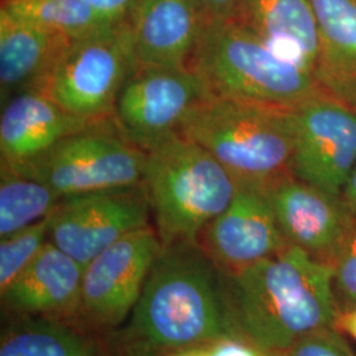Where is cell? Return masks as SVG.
<instances>
[{
    "instance_id": "cell-1",
    "label": "cell",
    "mask_w": 356,
    "mask_h": 356,
    "mask_svg": "<svg viewBox=\"0 0 356 356\" xmlns=\"http://www.w3.org/2000/svg\"><path fill=\"white\" fill-rule=\"evenodd\" d=\"M219 277L232 337L263 354H281L335 325L331 266L296 245L239 272H219Z\"/></svg>"
},
{
    "instance_id": "cell-2",
    "label": "cell",
    "mask_w": 356,
    "mask_h": 356,
    "mask_svg": "<svg viewBox=\"0 0 356 356\" xmlns=\"http://www.w3.org/2000/svg\"><path fill=\"white\" fill-rule=\"evenodd\" d=\"M234 338L219 270L198 242L163 245L127 322L108 339L116 356H148Z\"/></svg>"
},
{
    "instance_id": "cell-3",
    "label": "cell",
    "mask_w": 356,
    "mask_h": 356,
    "mask_svg": "<svg viewBox=\"0 0 356 356\" xmlns=\"http://www.w3.org/2000/svg\"><path fill=\"white\" fill-rule=\"evenodd\" d=\"M181 135L211 153L239 188L267 191L293 176V108L210 95L194 107Z\"/></svg>"
},
{
    "instance_id": "cell-4",
    "label": "cell",
    "mask_w": 356,
    "mask_h": 356,
    "mask_svg": "<svg viewBox=\"0 0 356 356\" xmlns=\"http://www.w3.org/2000/svg\"><path fill=\"white\" fill-rule=\"evenodd\" d=\"M189 69L211 97L296 108L329 92L313 72L235 19L207 20Z\"/></svg>"
},
{
    "instance_id": "cell-5",
    "label": "cell",
    "mask_w": 356,
    "mask_h": 356,
    "mask_svg": "<svg viewBox=\"0 0 356 356\" xmlns=\"http://www.w3.org/2000/svg\"><path fill=\"white\" fill-rule=\"evenodd\" d=\"M143 185L163 245L197 242L239 189L211 153L182 135L147 151Z\"/></svg>"
},
{
    "instance_id": "cell-6",
    "label": "cell",
    "mask_w": 356,
    "mask_h": 356,
    "mask_svg": "<svg viewBox=\"0 0 356 356\" xmlns=\"http://www.w3.org/2000/svg\"><path fill=\"white\" fill-rule=\"evenodd\" d=\"M136 69L127 26H102L73 38L35 91L91 123L113 122L126 79Z\"/></svg>"
},
{
    "instance_id": "cell-7",
    "label": "cell",
    "mask_w": 356,
    "mask_h": 356,
    "mask_svg": "<svg viewBox=\"0 0 356 356\" xmlns=\"http://www.w3.org/2000/svg\"><path fill=\"white\" fill-rule=\"evenodd\" d=\"M145 160L147 152L110 122L66 138L28 165L7 170L38 179L65 198L136 186L143 182Z\"/></svg>"
},
{
    "instance_id": "cell-8",
    "label": "cell",
    "mask_w": 356,
    "mask_h": 356,
    "mask_svg": "<svg viewBox=\"0 0 356 356\" xmlns=\"http://www.w3.org/2000/svg\"><path fill=\"white\" fill-rule=\"evenodd\" d=\"M163 250L153 226L135 229L97 254L83 269L78 326L108 337L132 314Z\"/></svg>"
},
{
    "instance_id": "cell-9",
    "label": "cell",
    "mask_w": 356,
    "mask_h": 356,
    "mask_svg": "<svg viewBox=\"0 0 356 356\" xmlns=\"http://www.w3.org/2000/svg\"><path fill=\"white\" fill-rule=\"evenodd\" d=\"M210 97L189 67L138 66L115 104L116 129L143 151L181 135L194 107Z\"/></svg>"
},
{
    "instance_id": "cell-10",
    "label": "cell",
    "mask_w": 356,
    "mask_h": 356,
    "mask_svg": "<svg viewBox=\"0 0 356 356\" xmlns=\"http://www.w3.org/2000/svg\"><path fill=\"white\" fill-rule=\"evenodd\" d=\"M149 218L151 207L143 182L65 197L49 216V241L86 267L124 235L149 226Z\"/></svg>"
},
{
    "instance_id": "cell-11",
    "label": "cell",
    "mask_w": 356,
    "mask_h": 356,
    "mask_svg": "<svg viewBox=\"0 0 356 356\" xmlns=\"http://www.w3.org/2000/svg\"><path fill=\"white\" fill-rule=\"evenodd\" d=\"M293 176L342 194L356 168V111L329 91L293 108Z\"/></svg>"
},
{
    "instance_id": "cell-12",
    "label": "cell",
    "mask_w": 356,
    "mask_h": 356,
    "mask_svg": "<svg viewBox=\"0 0 356 356\" xmlns=\"http://www.w3.org/2000/svg\"><path fill=\"white\" fill-rule=\"evenodd\" d=\"M285 241L331 266L356 218L335 194L294 176L282 178L267 191Z\"/></svg>"
},
{
    "instance_id": "cell-13",
    "label": "cell",
    "mask_w": 356,
    "mask_h": 356,
    "mask_svg": "<svg viewBox=\"0 0 356 356\" xmlns=\"http://www.w3.org/2000/svg\"><path fill=\"white\" fill-rule=\"evenodd\" d=\"M220 273H235L280 252L285 241L266 191L241 186L198 241Z\"/></svg>"
},
{
    "instance_id": "cell-14",
    "label": "cell",
    "mask_w": 356,
    "mask_h": 356,
    "mask_svg": "<svg viewBox=\"0 0 356 356\" xmlns=\"http://www.w3.org/2000/svg\"><path fill=\"white\" fill-rule=\"evenodd\" d=\"M124 23L136 67H189L207 17L195 0H139Z\"/></svg>"
},
{
    "instance_id": "cell-15",
    "label": "cell",
    "mask_w": 356,
    "mask_h": 356,
    "mask_svg": "<svg viewBox=\"0 0 356 356\" xmlns=\"http://www.w3.org/2000/svg\"><path fill=\"white\" fill-rule=\"evenodd\" d=\"M85 267L51 241L24 272L0 292L8 318L41 317L73 321L79 304Z\"/></svg>"
},
{
    "instance_id": "cell-16",
    "label": "cell",
    "mask_w": 356,
    "mask_h": 356,
    "mask_svg": "<svg viewBox=\"0 0 356 356\" xmlns=\"http://www.w3.org/2000/svg\"><path fill=\"white\" fill-rule=\"evenodd\" d=\"M101 124L106 123H91L66 113L38 91L20 92L1 111L0 168H23L66 138Z\"/></svg>"
},
{
    "instance_id": "cell-17",
    "label": "cell",
    "mask_w": 356,
    "mask_h": 356,
    "mask_svg": "<svg viewBox=\"0 0 356 356\" xmlns=\"http://www.w3.org/2000/svg\"><path fill=\"white\" fill-rule=\"evenodd\" d=\"M232 19L318 76L321 42L312 0H241Z\"/></svg>"
},
{
    "instance_id": "cell-18",
    "label": "cell",
    "mask_w": 356,
    "mask_h": 356,
    "mask_svg": "<svg viewBox=\"0 0 356 356\" xmlns=\"http://www.w3.org/2000/svg\"><path fill=\"white\" fill-rule=\"evenodd\" d=\"M72 40L0 10V89L3 103L20 92L35 91Z\"/></svg>"
},
{
    "instance_id": "cell-19",
    "label": "cell",
    "mask_w": 356,
    "mask_h": 356,
    "mask_svg": "<svg viewBox=\"0 0 356 356\" xmlns=\"http://www.w3.org/2000/svg\"><path fill=\"white\" fill-rule=\"evenodd\" d=\"M0 356H116L108 337L72 321L10 318L0 337Z\"/></svg>"
},
{
    "instance_id": "cell-20",
    "label": "cell",
    "mask_w": 356,
    "mask_h": 356,
    "mask_svg": "<svg viewBox=\"0 0 356 356\" xmlns=\"http://www.w3.org/2000/svg\"><path fill=\"white\" fill-rule=\"evenodd\" d=\"M321 42L318 79L356 83V0H312Z\"/></svg>"
},
{
    "instance_id": "cell-21",
    "label": "cell",
    "mask_w": 356,
    "mask_h": 356,
    "mask_svg": "<svg viewBox=\"0 0 356 356\" xmlns=\"http://www.w3.org/2000/svg\"><path fill=\"white\" fill-rule=\"evenodd\" d=\"M0 238L42 220L63 200L44 182L0 169Z\"/></svg>"
},
{
    "instance_id": "cell-22",
    "label": "cell",
    "mask_w": 356,
    "mask_h": 356,
    "mask_svg": "<svg viewBox=\"0 0 356 356\" xmlns=\"http://www.w3.org/2000/svg\"><path fill=\"white\" fill-rule=\"evenodd\" d=\"M0 10L69 38L103 26L90 0H1Z\"/></svg>"
},
{
    "instance_id": "cell-23",
    "label": "cell",
    "mask_w": 356,
    "mask_h": 356,
    "mask_svg": "<svg viewBox=\"0 0 356 356\" xmlns=\"http://www.w3.org/2000/svg\"><path fill=\"white\" fill-rule=\"evenodd\" d=\"M49 241V216L1 238L0 242V292L7 289L38 256Z\"/></svg>"
},
{
    "instance_id": "cell-24",
    "label": "cell",
    "mask_w": 356,
    "mask_h": 356,
    "mask_svg": "<svg viewBox=\"0 0 356 356\" xmlns=\"http://www.w3.org/2000/svg\"><path fill=\"white\" fill-rule=\"evenodd\" d=\"M331 270L338 314L356 309V226L344 239L331 264Z\"/></svg>"
},
{
    "instance_id": "cell-25",
    "label": "cell",
    "mask_w": 356,
    "mask_h": 356,
    "mask_svg": "<svg viewBox=\"0 0 356 356\" xmlns=\"http://www.w3.org/2000/svg\"><path fill=\"white\" fill-rule=\"evenodd\" d=\"M279 356H356L334 326L314 331L297 341Z\"/></svg>"
},
{
    "instance_id": "cell-26",
    "label": "cell",
    "mask_w": 356,
    "mask_h": 356,
    "mask_svg": "<svg viewBox=\"0 0 356 356\" xmlns=\"http://www.w3.org/2000/svg\"><path fill=\"white\" fill-rule=\"evenodd\" d=\"M139 0H90L103 26L124 23Z\"/></svg>"
},
{
    "instance_id": "cell-27",
    "label": "cell",
    "mask_w": 356,
    "mask_h": 356,
    "mask_svg": "<svg viewBox=\"0 0 356 356\" xmlns=\"http://www.w3.org/2000/svg\"><path fill=\"white\" fill-rule=\"evenodd\" d=\"M204 11L207 20L232 19L238 10L241 0H195Z\"/></svg>"
},
{
    "instance_id": "cell-28",
    "label": "cell",
    "mask_w": 356,
    "mask_h": 356,
    "mask_svg": "<svg viewBox=\"0 0 356 356\" xmlns=\"http://www.w3.org/2000/svg\"><path fill=\"white\" fill-rule=\"evenodd\" d=\"M327 90L334 97L339 98L341 101H343L346 104H348L354 111H356V83L334 85Z\"/></svg>"
},
{
    "instance_id": "cell-29",
    "label": "cell",
    "mask_w": 356,
    "mask_h": 356,
    "mask_svg": "<svg viewBox=\"0 0 356 356\" xmlns=\"http://www.w3.org/2000/svg\"><path fill=\"white\" fill-rule=\"evenodd\" d=\"M335 327L356 341V309L338 314L335 319Z\"/></svg>"
},
{
    "instance_id": "cell-30",
    "label": "cell",
    "mask_w": 356,
    "mask_h": 356,
    "mask_svg": "<svg viewBox=\"0 0 356 356\" xmlns=\"http://www.w3.org/2000/svg\"><path fill=\"white\" fill-rule=\"evenodd\" d=\"M342 197H343L344 202L348 206V209L351 210L353 216L356 218V168L344 184Z\"/></svg>"
},
{
    "instance_id": "cell-31",
    "label": "cell",
    "mask_w": 356,
    "mask_h": 356,
    "mask_svg": "<svg viewBox=\"0 0 356 356\" xmlns=\"http://www.w3.org/2000/svg\"><path fill=\"white\" fill-rule=\"evenodd\" d=\"M264 356H279V355H275V354H264Z\"/></svg>"
}]
</instances>
